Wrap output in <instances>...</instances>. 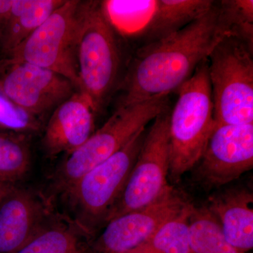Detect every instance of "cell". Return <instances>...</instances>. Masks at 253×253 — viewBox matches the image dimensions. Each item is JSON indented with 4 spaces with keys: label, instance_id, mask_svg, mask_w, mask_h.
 <instances>
[{
    "label": "cell",
    "instance_id": "obj_18",
    "mask_svg": "<svg viewBox=\"0 0 253 253\" xmlns=\"http://www.w3.org/2000/svg\"><path fill=\"white\" fill-rule=\"evenodd\" d=\"M80 230L60 222H48L16 253H88Z\"/></svg>",
    "mask_w": 253,
    "mask_h": 253
},
{
    "label": "cell",
    "instance_id": "obj_23",
    "mask_svg": "<svg viewBox=\"0 0 253 253\" xmlns=\"http://www.w3.org/2000/svg\"><path fill=\"white\" fill-rule=\"evenodd\" d=\"M14 0H0V38L11 16Z\"/></svg>",
    "mask_w": 253,
    "mask_h": 253
},
{
    "label": "cell",
    "instance_id": "obj_7",
    "mask_svg": "<svg viewBox=\"0 0 253 253\" xmlns=\"http://www.w3.org/2000/svg\"><path fill=\"white\" fill-rule=\"evenodd\" d=\"M208 60L215 125L253 124V48L228 35Z\"/></svg>",
    "mask_w": 253,
    "mask_h": 253
},
{
    "label": "cell",
    "instance_id": "obj_9",
    "mask_svg": "<svg viewBox=\"0 0 253 253\" xmlns=\"http://www.w3.org/2000/svg\"><path fill=\"white\" fill-rule=\"evenodd\" d=\"M170 110L169 106L160 113L153 121L149 130L146 131L130 176L106 223L149 206L172 186L168 182L170 164Z\"/></svg>",
    "mask_w": 253,
    "mask_h": 253
},
{
    "label": "cell",
    "instance_id": "obj_19",
    "mask_svg": "<svg viewBox=\"0 0 253 253\" xmlns=\"http://www.w3.org/2000/svg\"><path fill=\"white\" fill-rule=\"evenodd\" d=\"M29 136L0 130V182L16 184L31 165Z\"/></svg>",
    "mask_w": 253,
    "mask_h": 253
},
{
    "label": "cell",
    "instance_id": "obj_15",
    "mask_svg": "<svg viewBox=\"0 0 253 253\" xmlns=\"http://www.w3.org/2000/svg\"><path fill=\"white\" fill-rule=\"evenodd\" d=\"M253 196L246 189H231L213 196L208 209L219 221L224 237L240 253L253 247Z\"/></svg>",
    "mask_w": 253,
    "mask_h": 253
},
{
    "label": "cell",
    "instance_id": "obj_4",
    "mask_svg": "<svg viewBox=\"0 0 253 253\" xmlns=\"http://www.w3.org/2000/svg\"><path fill=\"white\" fill-rule=\"evenodd\" d=\"M146 134V128L141 129L123 149L83 174L65 191L76 226L83 235H94L106 224L130 176Z\"/></svg>",
    "mask_w": 253,
    "mask_h": 253
},
{
    "label": "cell",
    "instance_id": "obj_21",
    "mask_svg": "<svg viewBox=\"0 0 253 253\" xmlns=\"http://www.w3.org/2000/svg\"><path fill=\"white\" fill-rule=\"evenodd\" d=\"M217 4L219 18L228 35L253 48V0H221Z\"/></svg>",
    "mask_w": 253,
    "mask_h": 253
},
{
    "label": "cell",
    "instance_id": "obj_25",
    "mask_svg": "<svg viewBox=\"0 0 253 253\" xmlns=\"http://www.w3.org/2000/svg\"><path fill=\"white\" fill-rule=\"evenodd\" d=\"M88 253H91V251H89V250L88 249Z\"/></svg>",
    "mask_w": 253,
    "mask_h": 253
},
{
    "label": "cell",
    "instance_id": "obj_13",
    "mask_svg": "<svg viewBox=\"0 0 253 253\" xmlns=\"http://www.w3.org/2000/svg\"><path fill=\"white\" fill-rule=\"evenodd\" d=\"M95 115L90 101L77 91L63 101L48 121L41 143L47 157L69 155L94 132Z\"/></svg>",
    "mask_w": 253,
    "mask_h": 253
},
{
    "label": "cell",
    "instance_id": "obj_26",
    "mask_svg": "<svg viewBox=\"0 0 253 253\" xmlns=\"http://www.w3.org/2000/svg\"><path fill=\"white\" fill-rule=\"evenodd\" d=\"M1 65H3V64H1V63H0V68H1Z\"/></svg>",
    "mask_w": 253,
    "mask_h": 253
},
{
    "label": "cell",
    "instance_id": "obj_16",
    "mask_svg": "<svg viewBox=\"0 0 253 253\" xmlns=\"http://www.w3.org/2000/svg\"><path fill=\"white\" fill-rule=\"evenodd\" d=\"M64 1L14 0L9 21L0 38V49L2 52L8 57Z\"/></svg>",
    "mask_w": 253,
    "mask_h": 253
},
{
    "label": "cell",
    "instance_id": "obj_12",
    "mask_svg": "<svg viewBox=\"0 0 253 253\" xmlns=\"http://www.w3.org/2000/svg\"><path fill=\"white\" fill-rule=\"evenodd\" d=\"M8 66L0 86L10 99L37 117L54 110L77 91L69 80L46 68L27 63Z\"/></svg>",
    "mask_w": 253,
    "mask_h": 253
},
{
    "label": "cell",
    "instance_id": "obj_10",
    "mask_svg": "<svg viewBox=\"0 0 253 253\" xmlns=\"http://www.w3.org/2000/svg\"><path fill=\"white\" fill-rule=\"evenodd\" d=\"M191 204L172 186L146 207L126 213L106 223L104 231L91 246L94 253H130L149 241L168 221Z\"/></svg>",
    "mask_w": 253,
    "mask_h": 253
},
{
    "label": "cell",
    "instance_id": "obj_6",
    "mask_svg": "<svg viewBox=\"0 0 253 253\" xmlns=\"http://www.w3.org/2000/svg\"><path fill=\"white\" fill-rule=\"evenodd\" d=\"M212 0H105V17L134 51L185 27L212 6Z\"/></svg>",
    "mask_w": 253,
    "mask_h": 253
},
{
    "label": "cell",
    "instance_id": "obj_17",
    "mask_svg": "<svg viewBox=\"0 0 253 253\" xmlns=\"http://www.w3.org/2000/svg\"><path fill=\"white\" fill-rule=\"evenodd\" d=\"M189 233L190 253H240L226 241L219 221L208 208L194 207Z\"/></svg>",
    "mask_w": 253,
    "mask_h": 253
},
{
    "label": "cell",
    "instance_id": "obj_5",
    "mask_svg": "<svg viewBox=\"0 0 253 253\" xmlns=\"http://www.w3.org/2000/svg\"><path fill=\"white\" fill-rule=\"evenodd\" d=\"M169 106V95L118 106L104 126L60 164L54 176L56 190L64 193L83 174L123 149Z\"/></svg>",
    "mask_w": 253,
    "mask_h": 253
},
{
    "label": "cell",
    "instance_id": "obj_2",
    "mask_svg": "<svg viewBox=\"0 0 253 253\" xmlns=\"http://www.w3.org/2000/svg\"><path fill=\"white\" fill-rule=\"evenodd\" d=\"M80 91L101 112L120 85L121 40L105 17L101 1H82L77 48Z\"/></svg>",
    "mask_w": 253,
    "mask_h": 253
},
{
    "label": "cell",
    "instance_id": "obj_11",
    "mask_svg": "<svg viewBox=\"0 0 253 253\" xmlns=\"http://www.w3.org/2000/svg\"><path fill=\"white\" fill-rule=\"evenodd\" d=\"M197 166L198 179L219 187L253 167V124L215 125Z\"/></svg>",
    "mask_w": 253,
    "mask_h": 253
},
{
    "label": "cell",
    "instance_id": "obj_3",
    "mask_svg": "<svg viewBox=\"0 0 253 253\" xmlns=\"http://www.w3.org/2000/svg\"><path fill=\"white\" fill-rule=\"evenodd\" d=\"M176 91L178 98L169 119V178L177 181L196 167L214 127L208 60Z\"/></svg>",
    "mask_w": 253,
    "mask_h": 253
},
{
    "label": "cell",
    "instance_id": "obj_20",
    "mask_svg": "<svg viewBox=\"0 0 253 253\" xmlns=\"http://www.w3.org/2000/svg\"><path fill=\"white\" fill-rule=\"evenodd\" d=\"M194 208L191 204L130 253H190L189 219Z\"/></svg>",
    "mask_w": 253,
    "mask_h": 253
},
{
    "label": "cell",
    "instance_id": "obj_24",
    "mask_svg": "<svg viewBox=\"0 0 253 253\" xmlns=\"http://www.w3.org/2000/svg\"><path fill=\"white\" fill-rule=\"evenodd\" d=\"M16 186V184L0 182V200L9 193Z\"/></svg>",
    "mask_w": 253,
    "mask_h": 253
},
{
    "label": "cell",
    "instance_id": "obj_1",
    "mask_svg": "<svg viewBox=\"0 0 253 253\" xmlns=\"http://www.w3.org/2000/svg\"><path fill=\"white\" fill-rule=\"evenodd\" d=\"M228 36L217 1L185 27L133 52L119 87L120 106L141 102L176 91Z\"/></svg>",
    "mask_w": 253,
    "mask_h": 253
},
{
    "label": "cell",
    "instance_id": "obj_14",
    "mask_svg": "<svg viewBox=\"0 0 253 253\" xmlns=\"http://www.w3.org/2000/svg\"><path fill=\"white\" fill-rule=\"evenodd\" d=\"M44 204L17 186L0 200V253H16L47 224Z\"/></svg>",
    "mask_w": 253,
    "mask_h": 253
},
{
    "label": "cell",
    "instance_id": "obj_22",
    "mask_svg": "<svg viewBox=\"0 0 253 253\" xmlns=\"http://www.w3.org/2000/svg\"><path fill=\"white\" fill-rule=\"evenodd\" d=\"M42 126L41 118L16 104L0 86V130L29 136L41 130Z\"/></svg>",
    "mask_w": 253,
    "mask_h": 253
},
{
    "label": "cell",
    "instance_id": "obj_8",
    "mask_svg": "<svg viewBox=\"0 0 253 253\" xmlns=\"http://www.w3.org/2000/svg\"><path fill=\"white\" fill-rule=\"evenodd\" d=\"M81 1L65 0L8 56L4 65L27 63L59 73L80 91L76 48Z\"/></svg>",
    "mask_w": 253,
    "mask_h": 253
}]
</instances>
